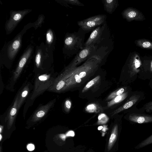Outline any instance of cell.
<instances>
[{"mask_svg": "<svg viewBox=\"0 0 152 152\" xmlns=\"http://www.w3.org/2000/svg\"><path fill=\"white\" fill-rule=\"evenodd\" d=\"M86 75V73L85 72H82L80 73L79 76L81 78L85 77Z\"/></svg>", "mask_w": 152, "mask_h": 152, "instance_id": "29", "label": "cell"}, {"mask_svg": "<svg viewBox=\"0 0 152 152\" xmlns=\"http://www.w3.org/2000/svg\"><path fill=\"white\" fill-rule=\"evenodd\" d=\"M136 44L141 48L152 49V42L145 39H139L136 41Z\"/></svg>", "mask_w": 152, "mask_h": 152, "instance_id": "12", "label": "cell"}, {"mask_svg": "<svg viewBox=\"0 0 152 152\" xmlns=\"http://www.w3.org/2000/svg\"><path fill=\"white\" fill-rule=\"evenodd\" d=\"M75 78L76 81L77 83H80L81 81V78L79 75H75Z\"/></svg>", "mask_w": 152, "mask_h": 152, "instance_id": "26", "label": "cell"}, {"mask_svg": "<svg viewBox=\"0 0 152 152\" xmlns=\"http://www.w3.org/2000/svg\"><path fill=\"white\" fill-rule=\"evenodd\" d=\"M39 79L40 80H45L47 79V77L45 76L41 75L39 77Z\"/></svg>", "mask_w": 152, "mask_h": 152, "instance_id": "30", "label": "cell"}, {"mask_svg": "<svg viewBox=\"0 0 152 152\" xmlns=\"http://www.w3.org/2000/svg\"><path fill=\"white\" fill-rule=\"evenodd\" d=\"M97 48L95 45H91L88 47H84L76 55L73 63L77 64L86 59L94 55Z\"/></svg>", "mask_w": 152, "mask_h": 152, "instance_id": "3", "label": "cell"}, {"mask_svg": "<svg viewBox=\"0 0 152 152\" xmlns=\"http://www.w3.org/2000/svg\"><path fill=\"white\" fill-rule=\"evenodd\" d=\"M28 150L29 151H32L34 150L35 148L34 145L32 144H29L27 146Z\"/></svg>", "mask_w": 152, "mask_h": 152, "instance_id": "25", "label": "cell"}, {"mask_svg": "<svg viewBox=\"0 0 152 152\" xmlns=\"http://www.w3.org/2000/svg\"><path fill=\"white\" fill-rule=\"evenodd\" d=\"M124 89L121 88L118 90L116 92L114 93V97L116 96H118L122 94L124 91Z\"/></svg>", "mask_w": 152, "mask_h": 152, "instance_id": "22", "label": "cell"}, {"mask_svg": "<svg viewBox=\"0 0 152 152\" xmlns=\"http://www.w3.org/2000/svg\"><path fill=\"white\" fill-rule=\"evenodd\" d=\"M0 140H1V134H0Z\"/></svg>", "mask_w": 152, "mask_h": 152, "instance_id": "35", "label": "cell"}, {"mask_svg": "<svg viewBox=\"0 0 152 152\" xmlns=\"http://www.w3.org/2000/svg\"><path fill=\"white\" fill-rule=\"evenodd\" d=\"M18 98H17L15 102L14 106H13V107L11 109L10 112L9 120V126H11V125H12L13 121L14 120H13L14 119L15 116V115L16 113V112L17 111V110L16 108L17 106V105L18 104Z\"/></svg>", "mask_w": 152, "mask_h": 152, "instance_id": "14", "label": "cell"}, {"mask_svg": "<svg viewBox=\"0 0 152 152\" xmlns=\"http://www.w3.org/2000/svg\"><path fill=\"white\" fill-rule=\"evenodd\" d=\"M28 56V55L24 56L20 61L18 66L14 73V80L15 81L16 80L19 75L22 68L26 64Z\"/></svg>", "mask_w": 152, "mask_h": 152, "instance_id": "11", "label": "cell"}, {"mask_svg": "<svg viewBox=\"0 0 152 152\" xmlns=\"http://www.w3.org/2000/svg\"><path fill=\"white\" fill-rule=\"evenodd\" d=\"M143 108L147 112H152V101L145 104L143 106Z\"/></svg>", "mask_w": 152, "mask_h": 152, "instance_id": "16", "label": "cell"}, {"mask_svg": "<svg viewBox=\"0 0 152 152\" xmlns=\"http://www.w3.org/2000/svg\"><path fill=\"white\" fill-rule=\"evenodd\" d=\"M99 76H97L94 79H93L92 80L89 82L86 85V88H88L92 86L96 82L99 78Z\"/></svg>", "mask_w": 152, "mask_h": 152, "instance_id": "17", "label": "cell"}, {"mask_svg": "<svg viewBox=\"0 0 152 152\" xmlns=\"http://www.w3.org/2000/svg\"><path fill=\"white\" fill-rule=\"evenodd\" d=\"M102 128V126H100L98 127V130H100Z\"/></svg>", "mask_w": 152, "mask_h": 152, "instance_id": "34", "label": "cell"}, {"mask_svg": "<svg viewBox=\"0 0 152 152\" xmlns=\"http://www.w3.org/2000/svg\"><path fill=\"white\" fill-rule=\"evenodd\" d=\"M140 97V96L139 94L132 95L130 97L128 101L119 109L118 111L126 110L131 107L139 101Z\"/></svg>", "mask_w": 152, "mask_h": 152, "instance_id": "9", "label": "cell"}, {"mask_svg": "<svg viewBox=\"0 0 152 152\" xmlns=\"http://www.w3.org/2000/svg\"><path fill=\"white\" fill-rule=\"evenodd\" d=\"M94 107V104H91L89 105H88L87 108L88 109H93Z\"/></svg>", "mask_w": 152, "mask_h": 152, "instance_id": "31", "label": "cell"}, {"mask_svg": "<svg viewBox=\"0 0 152 152\" xmlns=\"http://www.w3.org/2000/svg\"><path fill=\"white\" fill-rule=\"evenodd\" d=\"M105 24L97 27L93 30L88 38L84 43V47L95 45L100 40L102 32L105 27Z\"/></svg>", "mask_w": 152, "mask_h": 152, "instance_id": "4", "label": "cell"}, {"mask_svg": "<svg viewBox=\"0 0 152 152\" xmlns=\"http://www.w3.org/2000/svg\"><path fill=\"white\" fill-rule=\"evenodd\" d=\"M152 144V134L142 140L134 148L138 149Z\"/></svg>", "mask_w": 152, "mask_h": 152, "instance_id": "13", "label": "cell"}, {"mask_svg": "<svg viewBox=\"0 0 152 152\" xmlns=\"http://www.w3.org/2000/svg\"><path fill=\"white\" fill-rule=\"evenodd\" d=\"M20 44V40H16L13 42L12 44V48L15 50H17L19 48Z\"/></svg>", "mask_w": 152, "mask_h": 152, "instance_id": "19", "label": "cell"}, {"mask_svg": "<svg viewBox=\"0 0 152 152\" xmlns=\"http://www.w3.org/2000/svg\"><path fill=\"white\" fill-rule=\"evenodd\" d=\"M52 39L53 36L52 34L50 32H48L46 34V39L48 43L51 42L52 40Z\"/></svg>", "mask_w": 152, "mask_h": 152, "instance_id": "23", "label": "cell"}, {"mask_svg": "<svg viewBox=\"0 0 152 152\" xmlns=\"http://www.w3.org/2000/svg\"><path fill=\"white\" fill-rule=\"evenodd\" d=\"M79 31L68 34L64 40L65 48L72 55L78 53L79 50H82L84 47V35Z\"/></svg>", "mask_w": 152, "mask_h": 152, "instance_id": "1", "label": "cell"}, {"mask_svg": "<svg viewBox=\"0 0 152 152\" xmlns=\"http://www.w3.org/2000/svg\"><path fill=\"white\" fill-rule=\"evenodd\" d=\"M40 59L41 55L39 53H38L36 55L35 58V62L37 67H38L40 64Z\"/></svg>", "mask_w": 152, "mask_h": 152, "instance_id": "21", "label": "cell"}, {"mask_svg": "<svg viewBox=\"0 0 152 152\" xmlns=\"http://www.w3.org/2000/svg\"><path fill=\"white\" fill-rule=\"evenodd\" d=\"M118 135V128L117 125H115L113 127L109 139L108 144V150L109 151L112 148L115 142Z\"/></svg>", "mask_w": 152, "mask_h": 152, "instance_id": "10", "label": "cell"}, {"mask_svg": "<svg viewBox=\"0 0 152 152\" xmlns=\"http://www.w3.org/2000/svg\"><path fill=\"white\" fill-rule=\"evenodd\" d=\"M65 105L67 108L69 109L71 106V103L69 100H67L65 102Z\"/></svg>", "mask_w": 152, "mask_h": 152, "instance_id": "27", "label": "cell"}, {"mask_svg": "<svg viewBox=\"0 0 152 152\" xmlns=\"http://www.w3.org/2000/svg\"><path fill=\"white\" fill-rule=\"evenodd\" d=\"M104 116V114H102V115H99L98 117V119L99 120H100L101 118Z\"/></svg>", "mask_w": 152, "mask_h": 152, "instance_id": "33", "label": "cell"}, {"mask_svg": "<svg viewBox=\"0 0 152 152\" xmlns=\"http://www.w3.org/2000/svg\"><path fill=\"white\" fill-rule=\"evenodd\" d=\"M106 18L107 16L105 15H97L78 21L77 24L83 31L88 32L104 25Z\"/></svg>", "mask_w": 152, "mask_h": 152, "instance_id": "2", "label": "cell"}, {"mask_svg": "<svg viewBox=\"0 0 152 152\" xmlns=\"http://www.w3.org/2000/svg\"><path fill=\"white\" fill-rule=\"evenodd\" d=\"M151 68L152 69V61L151 62Z\"/></svg>", "mask_w": 152, "mask_h": 152, "instance_id": "36", "label": "cell"}, {"mask_svg": "<svg viewBox=\"0 0 152 152\" xmlns=\"http://www.w3.org/2000/svg\"><path fill=\"white\" fill-rule=\"evenodd\" d=\"M102 1L105 10L110 14H112L119 5L116 0H103Z\"/></svg>", "mask_w": 152, "mask_h": 152, "instance_id": "7", "label": "cell"}, {"mask_svg": "<svg viewBox=\"0 0 152 152\" xmlns=\"http://www.w3.org/2000/svg\"><path fill=\"white\" fill-rule=\"evenodd\" d=\"M123 17L128 21L142 20L144 18L143 15L137 10L132 8H128L122 13Z\"/></svg>", "mask_w": 152, "mask_h": 152, "instance_id": "6", "label": "cell"}, {"mask_svg": "<svg viewBox=\"0 0 152 152\" xmlns=\"http://www.w3.org/2000/svg\"><path fill=\"white\" fill-rule=\"evenodd\" d=\"M28 93V91L27 90H25L22 93L21 97L22 98L25 97L27 95Z\"/></svg>", "mask_w": 152, "mask_h": 152, "instance_id": "28", "label": "cell"}, {"mask_svg": "<svg viewBox=\"0 0 152 152\" xmlns=\"http://www.w3.org/2000/svg\"><path fill=\"white\" fill-rule=\"evenodd\" d=\"M65 1L70 4L79 6L83 7L84 5L78 0H67Z\"/></svg>", "mask_w": 152, "mask_h": 152, "instance_id": "15", "label": "cell"}, {"mask_svg": "<svg viewBox=\"0 0 152 152\" xmlns=\"http://www.w3.org/2000/svg\"><path fill=\"white\" fill-rule=\"evenodd\" d=\"M141 65L140 60L138 56H135L131 61L130 64V75L132 77L137 74L139 72L138 68Z\"/></svg>", "mask_w": 152, "mask_h": 152, "instance_id": "8", "label": "cell"}, {"mask_svg": "<svg viewBox=\"0 0 152 152\" xmlns=\"http://www.w3.org/2000/svg\"><path fill=\"white\" fill-rule=\"evenodd\" d=\"M65 85V82L63 80H60L56 86V89L58 90H60Z\"/></svg>", "mask_w": 152, "mask_h": 152, "instance_id": "20", "label": "cell"}, {"mask_svg": "<svg viewBox=\"0 0 152 152\" xmlns=\"http://www.w3.org/2000/svg\"><path fill=\"white\" fill-rule=\"evenodd\" d=\"M46 111L45 110H41L38 111L36 114L35 120H37L43 117L45 114Z\"/></svg>", "mask_w": 152, "mask_h": 152, "instance_id": "18", "label": "cell"}, {"mask_svg": "<svg viewBox=\"0 0 152 152\" xmlns=\"http://www.w3.org/2000/svg\"><path fill=\"white\" fill-rule=\"evenodd\" d=\"M129 120L133 123L144 124L152 123V115L133 113L130 114Z\"/></svg>", "mask_w": 152, "mask_h": 152, "instance_id": "5", "label": "cell"}, {"mask_svg": "<svg viewBox=\"0 0 152 152\" xmlns=\"http://www.w3.org/2000/svg\"><path fill=\"white\" fill-rule=\"evenodd\" d=\"M67 134H68V136H73L74 135V132L72 131L69 132Z\"/></svg>", "mask_w": 152, "mask_h": 152, "instance_id": "32", "label": "cell"}, {"mask_svg": "<svg viewBox=\"0 0 152 152\" xmlns=\"http://www.w3.org/2000/svg\"><path fill=\"white\" fill-rule=\"evenodd\" d=\"M22 17V15L21 14L19 13H18L15 14L13 18V20L14 21H17L20 20Z\"/></svg>", "mask_w": 152, "mask_h": 152, "instance_id": "24", "label": "cell"}]
</instances>
